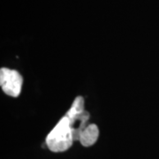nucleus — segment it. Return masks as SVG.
I'll use <instances>...</instances> for the list:
<instances>
[{
  "label": "nucleus",
  "instance_id": "nucleus-4",
  "mask_svg": "<svg viewBox=\"0 0 159 159\" xmlns=\"http://www.w3.org/2000/svg\"><path fill=\"white\" fill-rule=\"evenodd\" d=\"M85 111L84 109V99L82 97H77L73 102V104L71 106V108L69 109V111L66 113V117L68 118L69 120H72L74 118H76L77 116H79L80 114Z\"/></svg>",
  "mask_w": 159,
  "mask_h": 159
},
{
  "label": "nucleus",
  "instance_id": "nucleus-3",
  "mask_svg": "<svg viewBox=\"0 0 159 159\" xmlns=\"http://www.w3.org/2000/svg\"><path fill=\"white\" fill-rule=\"evenodd\" d=\"M98 135H99V129L97 125L95 124H89L81 133L79 141L82 146L90 147L96 143L98 139Z\"/></svg>",
  "mask_w": 159,
  "mask_h": 159
},
{
  "label": "nucleus",
  "instance_id": "nucleus-1",
  "mask_svg": "<svg viewBox=\"0 0 159 159\" xmlns=\"http://www.w3.org/2000/svg\"><path fill=\"white\" fill-rule=\"evenodd\" d=\"M74 138L67 117L64 116L46 137V145L52 152H64L73 144Z\"/></svg>",
  "mask_w": 159,
  "mask_h": 159
},
{
  "label": "nucleus",
  "instance_id": "nucleus-2",
  "mask_svg": "<svg viewBox=\"0 0 159 159\" xmlns=\"http://www.w3.org/2000/svg\"><path fill=\"white\" fill-rule=\"evenodd\" d=\"M23 78L16 70L3 67L0 70V86L6 95L18 97L22 88Z\"/></svg>",
  "mask_w": 159,
  "mask_h": 159
}]
</instances>
